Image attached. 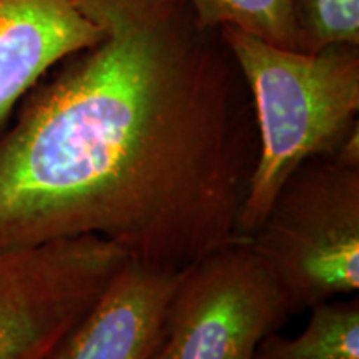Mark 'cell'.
Segmentation results:
<instances>
[{
	"label": "cell",
	"instance_id": "6da1fadb",
	"mask_svg": "<svg viewBox=\"0 0 359 359\" xmlns=\"http://www.w3.org/2000/svg\"><path fill=\"white\" fill-rule=\"evenodd\" d=\"M103 27L0 135V250L97 236L182 269L243 241L248 88L182 0H75Z\"/></svg>",
	"mask_w": 359,
	"mask_h": 359
},
{
	"label": "cell",
	"instance_id": "7a4b0ae2",
	"mask_svg": "<svg viewBox=\"0 0 359 359\" xmlns=\"http://www.w3.org/2000/svg\"><path fill=\"white\" fill-rule=\"evenodd\" d=\"M218 32L248 88L257 123L258 158L238 219V235L248 240L291 175L333 156L359 127V45L304 53L235 27Z\"/></svg>",
	"mask_w": 359,
	"mask_h": 359
},
{
	"label": "cell",
	"instance_id": "3957f363",
	"mask_svg": "<svg viewBox=\"0 0 359 359\" xmlns=\"http://www.w3.org/2000/svg\"><path fill=\"white\" fill-rule=\"evenodd\" d=\"M291 313L359 290V168L304 163L278 191L248 240Z\"/></svg>",
	"mask_w": 359,
	"mask_h": 359
},
{
	"label": "cell",
	"instance_id": "277c9868",
	"mask_svg": "<svg viewBox=\"0 0 359 359\" xmlns=\"http://www.w3.org/2000/svg\"><path fill=\"white\" fill-rule=\"evenodd\" d=\"M291 314L251 245L236 241L182 268L150 359H255Z\"/></svg>",
	"mask_w": 359,
	"mask_h": 359
},
{
	"label": "cell",
	"instance_id": "5b68a950",
	"mask_svg": "<svg viewBox=\"0 0 359 359\" xmlns=\"http://www.w3.org/2000/svg\"><path fill=\"white\" fill-rule=\"evenodd\" d=\"M127 259L97 236L0 250V359H53Z\"/></svg>",
	"mask_w": 359,
	"mask_h": 359
},
{
	"label": "cell",
	"instance_id": "8992f818",
	"mask_svg": "<svg viewBox=\"0 0 359 359\" xmlns=\"http://www.w3.org/2000/svg\"><path fill=\"white\" fill-rule=\"evenodd\" d=\"M180 271L128 258L53 359H150Z\"/></svg>",
	"mask_w": 359,
	"mask_h": 359
},
{
	"label": "cell",
	"instance_id": "52a82bcc",
	"mask_svg": "<svg viewBox=\"0 0 359 359\" xmlns=\"http://www.w3.org/2000/svg\"><path fill=\"white\" fill-rule=\"evenodd\" d=\"M103 35L75 0H0V125L52 67Z\"/></svg>",
	"mask_w": 359,
	"mask_h": 359
},
{
	"label": "cell",
	"instance_id": "ba28073f",
	"mask_svg": "<svg viewBox=\"0 0 359 359\" xmlns=\"http://www.w3.org/2000/svg\"><path fill=\"white\" fill-rule=\"evenodd\" d=\"M255 359H359V299H330L311 308L294 338L280 333L262 341Z\"/></svg>",
	"mask_w": 359,
	"mask_h": 359
},
{
	"label": "cell",
	"instance_id": "9c48e42d",
	"mask_svg": "<svg viewBox=\"0 0 359 359\" xmlns=\"http://www.w3.org/2000/svg\"><path fill=\"white\" fill-rule=\"evenodd\" d=\"M203 30L235 27L276 47L298 52L291 0H182Z\"/></svg>",
	"mask_w": 359,
	"mask_h": 359
},
{
	"label": "cell",
	"instance_id": "30bf717a",
	"mask_svg": "<svg viewBox=\"0 0 359 359\" xmlns=\"http://www.w3.org/2000/svg\"><path fill=\"white\" fill-rule=\"evenodd\" d=\"M298 52L359 45V0H291Z\"/></svg>",
	"mask_w": 359,
	"mask_h": 359
}]
</instances>
